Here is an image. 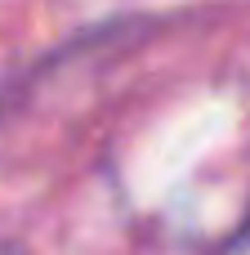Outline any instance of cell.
Listing matches in <instances>:
<instances>
[{"label":"cell","mask_w":250,"mask_h":255,"mask_svg":"<svg viewBox=\"0 0 250 255\" xmlns=\"http://www.w3.org/2000/svg\"><path fill=\"white\" fill-rule=\"evenodd\" d=\"M0 255H13V251H4V247H0Z\"/></svg>","instance_id":"cell-1"}]
</instances>
